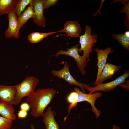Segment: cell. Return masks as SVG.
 Listing matches in <instances>:
<instances>
[{
	"label": "cell",
	"instance_id": "obj_1",
	"mask_svg": "<svg viewBox=\"0 0 129 129\" xmlns=\"http://www.w3.org/2000/svg\"><path fill=\"white\" fill-rule=\"evenodd\" d=\"M56 93L55 90L53 88H40L27 97L26 101L31 109V115L35 118L42 116L45 109L54 97Z\"/></svg>",
	"mask_w": 129,
	"mask_h": 129
},
{
	"label": "cell",
	"instance_id": "obj_2",
	"mask_svg": "<svg viewBox=\"0 0 129 129\" xmlns=\"http://www.w3.org/2000/svg\"><path fill=\"white\" fill-rule=\"evenodd\" d=\"M39 82V80L36 77L27 76L21 83L17 85L13 105H18L23 98L28 97L33 93Z\"/></svg>",
	"mask_w": 129,
	"mask_h": 129
},
{
	"label": "cell",
	"instance_id": "obj_3",
	"mask_svg": "<svg viewBox=\"0 0 129 129\" xmlns=\"http://www.w3.org/2000/svg\"><path fill=\"white\" fill-rule=\"evenodd\" d=\"M92 29L91 27L88 25L85 26L84 33L79 35V44L80 48H79V53L83 52L82 57L88 62L90 54L91 53L93 50L92 48L95 46L94 43L97 41L98 36L95 33L91 35Z\"/></svg>",
	"mask_w": 129,
	"mask_h": 129
},
{
	"label": "cell",
	"instance_id": "obj_4",
	"mask_svg": "<svg viewBox=\"0 0 129 129\" xmlns=\"http://www.w3.org/2000/svg\"><path fill=\"white\" fill-rule=\"evenodd\" d=\"M80 44L78 43L70 48H67V50H60L57 52L55 56L57 57L60 55H64L73 58L77 62V65L80 72L83 75H85L86 71L85 68L86 67L88 62L82 56H80L79 53V47Z\"/></svg>",
	"mask_w": 129,
	"mask_h": 129
},
{
	"label": "cell",
	"instance_id": "obj_5",
	"mask_svg": "<svg viewBox=\"0 0 129 129\" xmlns=\"http://www.w3.org/2000/svg\"><path fill=\"white\" fill-rule=\"evenodd\" d=\"M129 76V71L127 70L122 75L114 80L105 83H101L93 87L86 86L85 89L89 91L88 94H91L98 91H102L105 92H110L119 86Z\"/></svg>",
	"mask_w": 129,
	"mask_h": 129
},
{
	"label": "cell",
	"instance_id": "obj_6",
	"mask_svg": "<svg viewBox=\"0 0 129 129\" xmlns=\"http://www.w3.org/2000/svg\"><path fill=\"white\" fill-rule=\"evenodd\" d=\"M51 72L54 76L64 80L70 85L78 86L81 89V91L84 93H86L85 86H89L92 84V83L90 84L83 83L79 82L75 79L70 73L69 64L67 63L64 64V66L61 70H53Z\"/></svg>",
	"mask_w": 129,
	"mask_h": 129
},
{
	"label": "cell",
	"instance_id": "obj_7",
	"mask_svg": "<svg viewBox=\"0 0 129 129\" xmlns=\"http://www.w3.org/2000/svg\"><path fill=\"white\" fill-rule=\"evenodd\" d=\"M73 89L78 94L77 98L76 101V104L77 105L78 103L80 102H87L91 105L92 111L94 113L96 118H98L101 112L96 108L95 103L97 99L102 95V93L96 91L91 94H86L81 91L78 88L75 87Z\"/></svg>",
	"mask_w": 129,
	"mask_h": 129
},
{
	"label": "cell",
	"instance_id": "obj_8",
	"mask_svg": "<svg viewBox=\"0 0 129 129\" xmlns=\"http://www.w3.org/2000/svg\"><path fill=\"white\" fill-rule=\"evenodd\" d=\"M34 11L33 18L34 23L38 26L44 27L46 19L43 14V0H33L32 4Z\"/></svg>",
	"mask_w": 129,
	"mask_h": 129
},
{
	"label": "cell",
	"instance_id": "obj_9",
	"mask_svg": "<svg viewBox=\"0 0 129 129\" xmlns=\"http://www.w3.org/2000/svg\"><path fill=\"white\" fill-rule=\"evenodd\" d=\"M8 26L4 33L5 37L8 38H18L20 36L17 20V16L13 11L8 14Z\"/></svg>",
	"mask_w": 129,
	"mask_h": 129
},
{
	"label": "cell",
	"instance_id": "obj_10",
	"mask_svg": "<svg viewBox=\"0 0 129 129\" xmlns=\"http://www.w3.org/2000/svg\"><path fill=\"white\" fill-rule=\"evenodd\" d=\"M112 49L111 47H108L103 50L97 48H95L94 49V51L97 54V66L98 68L97 77L94 83L95 86H97L99 78L106 65L108 55L113 52Z\"/></svg>",
	"mask_w": 129,
	"mask_h": 129
},
{
	"label": "cell",
	"instance_id": "obj_11",
	"mask_svg": "<svg viewBox=\"0 0 129 129\" xmlns=\"http://www.w3.org/2000/svg\"><path fill=\"white\" fill-rule=\"evenodd\" d=\"M16 85L5 86L0 84V101L13 105Z\"/></svg>",
	"mask_w": 129,
	"mask_h": 129
},
{
	"label": "cell",
	"instance_id": "obj_12",
	"mask_svg": "<svg viewBox=\"0 0 129 129\" xmlns=\"http://www.w3.org/2000/svg\"><path fill=\"white\" fill-rule=\"evenodd\" d=\"M56 112L49 106L42 116L46 129H60L59 126L55 119Z\"/></svg>",
	"mask_w": 129,
	"mask_h": 129
},
{
	"label": "cell",
	"instance_id": "obj_13",
	"mask_svg": "<svg viewBox=\"0 0 129 129\" xmlns=\"http://www.w3.org/2000/svg\"><path fill=\"white\" fill-rule=\"evenodd\" d=\"M63 32L67 36L78 37L82 32L80 25L76 21H68L64 25Z\"/></svg>",
	"mask_w": 129,
	"mask_h": 129
},
{
	"label": "cell",
	"instance_id": "obj_14",
	"mask_svg": "<svg viewBox=\"0 0 129 129\" xmlns=\"http://www.w3.org/2000/svg\"><path fill=\"white\" fill-rule=\"evenodd\" d=\"M121 68V66L115 65L110 63H106L99 78L97 85L102 83L106 80L111 78Z\"/></svg>",
	"mask_w": 129,
	"mask_h": 129
},
{
	"label": "cell",
	"instance_id": "obj_15",
	"mask_svg": "<svg viewBox=\"0 0 129 129\" xmlns=\"http://www.w3.org/2000/svg\"><path fill=\"white\" fill-rule=\"evenodd\" d=\"M15 110L13 105L0 102V115L6 118L13 120L16 119V116L15 113Z\"/></svg>",
	"mask_w": 129,
	"mask_h": 129
},
{
	"label": "cell",
	"instance_id": "obj_16",
	"mask_svg": "<svg viewBox=\"0 0 129 129\" xmlns=\"http://www.w3.org/2000/svg\"><path fill=\"white\" fill-rule=\"evenodd\" d=\"M33 3V2H32ZM32 3L29 5L17 17L19 30L29 19L33 18L34 11Z\"/></svg>",
	"mask_w": 129,
	"mask_h": 129
},
{
	"label": "cell",
	"instance_id": "obj_17",
	"mask_svg": "<svg viewBox=\"0 0 129 129\" xmlns=\"http://www.w3.org/2000/svg\"><path fill=\"white\" fill-rule=\"evenodd\" d=\"M61 32H63L62 29L57 31L47 33L34 32L30 33L28 35L27 39L31 43H37L40 42L43 39L48 36Z\"/></svg>",
	"mask_w": 129,
	"mask_h": 129
},
{
	"label": "cell",
	"instance_id": "obj_18",
	"mask_svg": "<svg viewBox=\"0 0 129 129\" xmlns=\"http://www.w3.org/2000/svg\"><path fill=\"white\" fill-rule=\"evenodd\" d=\"M17 0H0V16L13 11Z\"/></svg>",
	"mask_w": 129,
	"mask_h": 129
},
{
	"label": "cell",
	"instance_id": "obj_19",
	"mask_svg": "<svg viewBox=\"0 0 129 129\" xmlns=\"http://www.w3.org/2000/svg\"><path fill=\"white\" fill-rule=\"evenodd\" d=\"M33 1V0H17L13 11L17 16L22 13L27 5L32 4Z\"/></svg>",
	"mask_w": 129,
	"mask_h": 129
},
{
	"label": "cell",
	"instance_id": "obj_20",
	"mask_svg": "<svg viewBox=\"0 0 129 129\" xmlns=\"http://www.w3.org/2000/svg\"><path fill=\"white\" fill-rule=\"evenodd\" d=\"M112 37L119 43L124 49L129 51V37L124 33L121 34H113Z\"/></svg>",
	"mask_w": 129,
	"mask_h": 129
},
{
	"label": "cell",
	"instance_id": "obj_21",
	"mask_svg": "<svg viewBox=\"0 0 129 129\" xmlns=\"http://www.w3.org/2000/svg\"><path fill=\"white\" fill-rule=\"evenodd\" d=\"M77 97L78 94L75 91L71 92L67 96V100L70 104L68 106V114L69 113L72 109L77 106V105L76 104V101Z\"/></svg>",
	"mask_w": 129,
	"mask_h": 129
},
{
	"label": "cell",
	"instance_id": "obj_22",
	"mask_svg": "<svg viewBox=\"0 0 129 129\" xmlns=\"http://www.w3.org/2000/svg\"><path fill=\"white\" fill-rule=\"evenodd\" d=\"M13 121L0 115V129H11L13 124Z\"/></svg>",
	"mask_w": 129,
	"mask_h": 129
},
{
	"label": "cell",
	"instance_id": "obj_23",
	"mask_svg": "<svg viewBox=\"0 0 129 129\" xmlns=\"http://www.w3.org/2000/svg\"><path fill=\"white\" fill-rule=\"evenodd\" d=\"M58 0H43L44 9H47L56 4L59 1Z\"/></svg>",
	"mask_w": 129,
	"mask_h": 129
},
{
	"label": "cell",
	"instance_id": "obj_24",
	"mask_svg": "<svg viewBox=\"0 0 129 129\" xmlns=\"http://www.w3.org/2000/svg\"><path fill=\"white\" fill-rule=\"evenodd\" d=\"M27 115V112L20 110L18 112L17 116L19 119L26 118Z\"/></svg>",
	"mask_w": 129,
	"mask_h": 129
},
{
	"label": "cell",
	"instance_id": "obj_25",
	"mask_svg": "<svg viewBox=\"0 0 129 129\" xmlns=\"http://www.w3.org/2000/svg\"><path fill=\"white\" fill-rule=\"evenodd\" d=\"M21 110H24L27 112L31 108L29 103L26 102H24L22 103L20 106Z\"/></svg>",
	"mask_w": 129,
	"mask_h": 129
},
{
	"label": "cell",
	"instance_id": "obj_26",
	"mask_svg": "<svg viewBox=\"0 0 129 129\" xmlns=\"http://www.w3.org/2000/svg\"><path fill=\"white\" fill-rule=\"evenodd\" d=\"M124 88L125 89L129 90V80H125L119 86Z\"/></svg>",
	"mask_w": 129,
	"mask_h": 129
},
{
	"label": "cell",
	"instance_id": "obj_27",
	"mask_svg": "<svg viewBox=\"0 0 129 129\" xmlns=\"http://www.w3.org/2000/svg\"><path fill=\"white\" fill-rule=\"evenodd\" d=\"M113 129H120L119 127L117 126L116 125H115L114 124L113 125Z\"/></svg>",
	"mask_w": 129,
	"mask_h": 129
},
{
	"label": "cell",
	"instance_id": "obj_28",
	"mask_svg": "<svg viewBox=\"0 0 129 129\" xmlns=\"http://www.w3.org/2000/svg\"><path fill=\"white\" fill-rule=\"evenodd\" d=\"M125 34L128 36L129 37V30L126 31L124 33Z\"/></svg>",
	"mask_w": 129,
	"mask_h": 129
},
{
	"label": "cell",
	"instance_id": "obj_29",
	"mask_svg": "<svg viewBox=\"0 0 129 129\" xmlns=\"http://www.w3.org/2000/svg\"><path fill=\"white\" fill-rule=\"evenodd\" d=\"M30 127V129H35L34 126L32 124L31 125Z\"/></svg>",
	"mask_w": 129,
	"mask_h": 129
}]
</instances>
